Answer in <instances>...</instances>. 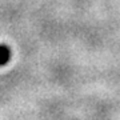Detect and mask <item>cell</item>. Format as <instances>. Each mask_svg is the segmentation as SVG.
Returning a JSON list of instances; mask_svg holds the SVG:
<instances>
[{"instance_id": "6da1fadb", "label": "cell", "mask_w": 120, "mask_h": 120, "mask_svg": "<svg viewBox=\"0 0 120 120\" xmlns=\"http://www.w3.org/2000/svg\"><path fill=\"white\" fill-rule=\"evenodd\" d=\"M11 57H12L11 48L8 45H5V44H0V67L8 64Z\"/></svg>"}]
</instances>
